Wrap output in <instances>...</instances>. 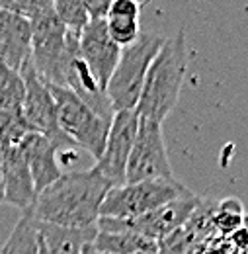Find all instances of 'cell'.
<instances>
[{"label": "cell", "mask_w": 248, "mask_h": 254, "mask_svg": "<svg viewBox=\"0 0 248 254\" xmlns=\"http://www.w3.org/2000/svg\"><path fill=\"white\" fill-rule=\"evenodd\" d=\"M112 184L96 170H72L47 186L35 199L31 215L37 223L59 225L66 229L96 227L100 207Z\"/></svg>", "instance_id": "1"}, {"label": "cell", "mask_w": 248, "mask_h": 254, "mask_svg": "<svg viewBox=\"0 0 248 254\" xmlns=\"http://www.w3.org/2000/svg\"><path fill=\"white\" fill-rule=\"evenodd\" d=\"M187 70V45L184 32L168 37L147 72V80L135 108L141 120L162 124L178 104Z\"/></svg>", "instance_id": "2"}, {"label": "cell", "mask_w": 248, "mask_h": 254, "mask_svg": "<svg viewBox=\"0 0 248 254\" xmlns=\"http://www.w3.org/2000/svg\"><path fill=\"white\" fill-rule=\"evenodd\" d=\"M80 35L66 32L51 4L31 22V64L39 78L51 86L64 88V68L78 53Z\"/></svg>", "instance_id": "3"}, {"label": "cell", "mask_w": 248, "mask_h": 254, "mask_svg": "<svg viewBox=\"0 0 248 254\" xmlns=\"http://www.w3.org/2000/svg\"><path fill=\"white\" fill-rule=\"evenodd\" d=\"M164 37L153 32H141L139 39L122 49L120 63L116 66L110 82H108V98L118 112L135 110L143 92L147 72L164 45Z\"/></svg>", "instance_id": "4"}, {"label": "cell", "mask_w": 248, "mask_h": 254, "mask_svg": "<svg viewBox=\"0 0 248 254\" xmlns=\"http://www.w3.org/2000/svg\"><path fill=\"white\" fill-rule=\"evenodd\" d=\"M49 90L55 98L61 133L68 139L70 145H76L78 149L86 151L90 157L98 160L104 153L112 124L106 122L104 118H100L98 114H94L92 110L68 88L49 84Z\"/></svg>", "instance_id": "5"}, {"label": "cell", "mask_w": 248, "mask_h": 254, "mask_svg": "<svg viewBox=\"0 0 248 254\" xmlns=\"http://www.w3.org/2000/svg\"><path fill=\"white\" fill-rule=\"evenodd\" d=\"M189 193L184 184L178 180H153V182H137L124 184L106 193L100 217L112 219H135L145 213H151L158 207Z\"/></svg>", "instance_id": "6"}, {"label": "cell", "mask_w": 248, "mask_h": 254, "mask_svg": "<svg viewBox=\"0 0 248 254\" xmlns=\"http://www.w3.org/2000/svg\"><path fill=\"white\" fill-rule=\"evenodd\" d=\"M199 203H201V199L189 191L186 195L158 207L151 213L135 217V219L100 217L98 219V231H108V233L127 231V233L141 235V237H145L153 243H160V241L172 237L174 233L182 231Z\"/></svg>", "instance_id": "7"}, {"label": "cell", "mask_w": 248, "mask_h": 254, "mask_svg": "<svg viewBox=\"0 0 248 254\" xmlns=\"http://www.w3.org/2000/svg\"><path fill=\"white\" fill-rule=\"evenodd\" d=\"M153 180H176V178L166 153L162 124L141 120L133 143V151L127 162L125 184L153 182Z\"/></svg>", "instance_id": "8"}, {"label": "cell", "mask_w": 248, "mask_h": 254, "mask_svg": "<svg viewBox=\"0 0 248 254\" xmlns=\"http://www.w3.org/2000/svg\"><path fill=\"white\" fill-rule=\"evenodd\" d=\"M20 74L26 84V96H24V104H22V118H24L26 126L30 127V131L33 133L45 135L47 139L55 141L62 149L68 147L70 145L68 139L59 129L57 106H55V98L49 90V84L39 78L31 61H28L22 66Z\"/></svg>", "instance_id": "9"}, {"label": "cell", "mask_w": 248, "mask_h": 254, "mask_svg": "<svg viewBox=\"0 0 248 254\" xmlns=\"http://www.w3.org/2000/svg\"><path fill=\"white\" fill-rule=\"evenodd\" d=\"M139 122H141V118L137 116L135 110H124L114 116L104 153L94 164V168L112 184V188L125 184L127 162H129L131 151H133Z\"/></svg>", "instance_id": "10"}, {"label": "cell", "mask_w": 248, "mask_h": 254, "mask_svg": "<svg viewBox=\"0 0 248 254\" xmlns=\"http://www.w3.org/2000/svg\"><path fill=\"white\" fill-rule=\"evenodd\" d=\"M78 51H80L82 61L92 70L96 80L106 90L116 66L120 63V55H122V47H118L108 33L106 20L90 22L84 28V32L80 33V39H78Z\"/></svg>", "instance_id": "11"}, {"label": "cell", "mask_w": 248, "mask_h": 254, "mask_svg": "<svg viewBox=\"0 0 248 254\" xmlns=\"http://www.w3.org/2000/svg\"><path fill=\"white\" fill-rule=\"evenodd\" d=\"M20 149H22L24 157L28 160L37 195L62 176L59 159H57L59 153L62 151V147L57 145L55 141L47 139L45 135L30 131L20 141Z\"/></svg>", "instance_id": "12"}, {"label": "cell", "mask_w": 248, "mask_h": 254, "mask_svg": "<svg viewBox=\"0 0 248 254\" xmlns=\"http://www.w3.org/2000/svg\"><path fill=\"white\" fill-rule=\"evenodd\" d=\"M37 191L31 170L20 145H10L4 159V203L18 207L22 213L33 209Z\"/></svg>", "instance_id": "13"}, {"label": "cell", "mask_w": 248, "mask_h": 254, "mask_svg": "<svg viewBox=\"0 0 248 254\" xmlns=\"http://www.w3.org/2000/svg\"><path fill=\"white\" fill-rule=\"evenodd\" d=\"M31 59V24L28 20L0 10V63L14 70Z\"/></svg>", "instance_id": "14"}, {"label": "cell", "mask_w": 248, "mask_h": 254, "mask_svg": "<svg viewBox=\"0 0 248 254\" xmlns=\"http://www.w3.org/2000/svg\"><path fill=\"white\" fill-rule=\"evenodd\" d=\"M37 233L49 254H82L94 245L98 225L88 229H66L59 225L37 223Z\"/></svg>", "instance_id": "15"}, {"label": "cell", "mask_w": 248, "mask_h": 254, "mask_svg": "<svg viewBox=\"0 0 248 254\" xmlns=\"http://www.w3.org/2000/svg\"><path fill=\"white\" fill-rule=\"evenodd\" d=\"M92 247L98 254H137L155 251L158 249V243H153L141 235L127 231H118V233L98 231Z\"/></svg>", "instance_id": "16"}, {"label": "cell", "mask_w": 248, "mask_h": 254, "mask_svg": "<svg viewBox=\"0 0 248 254\" xmlns=\"http://www.w3.org/2000/svg\"><path fill=\"white\" fill-rule=\"evenodd\" d=\"M6 254H37L39 253V233L31 211L22 213L20 221L12 229L8 241L2 247Z\"/></svg>", "instance_id": "17"}, {"label": "cell", "mask_w": 248, "mask_h": 254, "mask_svg": "<svg viewBox=\"0 0 248 254\" xmlns=\"http://www.w3.org/2000/svg\"><path fill=\"white\" fill-rule=\"evenodd\" d=\"M26 84L18 70L0 63V112H22Z\"/></svg>", "instance_id": "18"}, {"label": "cell", "mask_w": 248, "mask_h": 254, "mask_svg": "<svg viewBox=\"0 0 248 254\" xmlns=\"http://www.w3.org/2000/svg\"><path fill=\"white\" fill-rule=\"evenodd\" d=\"M245 213H243V203L235 197H227L219 201L213 211V227L221 235L231 237L239 229H243Z\"/></svg>", "instance_id": "19"}, {"label": "cell", "mask_w": 248, "mask_h": 254, "mask_svg": "<svg viewBox=\"0 0 248 254\" xmlns=\"http://www.w3.org/2000/svg\"><path fill=\"white\" fill-rule=\"evenodd\" d=\"M53 6H55V14L59 16L66 32L80 35L84 32V28L90 24V18L86 14L82 0H57L53 2Z\"/></svg>", "instance_id": "20"}, {"label": "cell", "mask_w": 248, "mask_h": 254, "mask_svg": "<svg viewBox=\"0 0 248 254\" xmlns=\"http://www.w3.org/2000/svg\"><path fill=\"white\" fill-rule=\"evenodd\" d=\"M106 26H108V33L112 37V41L118 45V47H129L133 45L139 35V20H129V18H114V16H108L106 18Z\"/></svg>", "instance_id": "21"}, {"label": "cell", "mask_w": 248, "mask_h": 254, "mask_svg": "<svg viewBox=\"0 0 248 254\" xmlns=\"http://www.w3.org/2000/svg\"><path fill=\"white\" fill-rule=\"evenodd\" d=\"M53 2L51 0H12V2H2L0 0V10L10 12L14 16H20L28 22H33L43 10H47Z\"/></svg>", "instance_id": "22"}, {"label": "cell", "mask_w": 248, "mask_h": 254, "mask_svg": "<svg viewBox=\"0 0 248 254\" xmlns=\"http://www.w3.org/2000/svg\"><path fill=\"white\" fill-rule=\"evenodd\" d=\"M139 14H141V4L139 2H135V0H114L108 16L139 20Z\"/></svg>", "instance_id": "23"}, {"label": "cell", "mask_w": 248, "mask_h": 254, "mask_svg": "<svg viewBox=\"0 0 248 254\" xmlns=\"http://www.w3.org/2000/svg\"><path fill=\"white\" fill-rule=\"evenodd\" d=\"M82 4L86 8L90 22H104L110 14V8H112L110 0H82Z\"/></svg>", "instance_id": "24"}, {"label": "cell", "mask_w": 248, "mask_h": 254, "mask_svg": "<svg viewBox=\"0 0 248 254\" xmlns=\"http://www.w3.org/2000/svg\"><path fill=\"white\" fill-rule=\"evenodd\" d=\"M10 145H14L10 137L4 131H0V203H4V159Z\"/></svg>", "instance_id": "25"}, {"label": "cell", "mask_w": 248, "mask_h": 254, "mask_svg": "<svg viewBox=\"0 0 248 254\" xmlns=\"http://www.w3.org/2000/svg\"><path fill=\"white\" fill-rule=\"evenodd\" d=\"M37 254H49V253H47V249H45V245L41 243V239H39V253H37Z\"/></svg>", "instance_id": "26"}, {"label": "cell", "mask_w": 248, "mask_h": 254, "mask_svg": "<svg viewBox=\"0 0 248 254\" xmlns=\"http://www.w3.org/2000/svg\"><path fill=\"white\" fill-rule=\"evenodd\" d=\"M82 254H98V253L94 251V247H88V249H86V251H84Z\"/></svg>", "instance_id": "27"}, {"label": "cell", "mask_w": 248, "mask_h": 254, "mask_svg": "<svg viewBox=\"0 0 248 254\" xmlns=\"http://www.w3.org/2000/svg\"><path fill=\"white\" fill-rule=\"evenodd\" d=\"M137 254H160V253H158V249H155V251H147V253H137Z\"/></svg>", "instance_id": "28"}, {"label": "cell", "mask_w": 248, "mask_h": 254, "mask_svg": "<svg viewBox=\"0 0 248 254\" xmlns=\"http://www.w3.org/2000/svg\"><path fill=\"white\" fill-rule=\"evenodd\" d=\"M0 254H6V253H2V251H0Z\"/></svg>", "instance_id": "29"}]
</instances>
